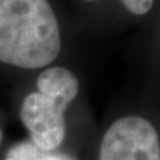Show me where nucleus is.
I'll list each match as a JSON object with an SVG mask.
<instances>
[{
  "instance_id": "obj_1",
  "label": "nucleus",
  "mask_w": 160,
  "mask_h": 160,
  "mask_svg": "<svg viewBox=\"0 0 160 160\" xmlns=\"http://www.w3.org/2000/svg\"><path fill=\"white\" fill-rule=\"evenodd\" d=\"M60 48L59 23L48 0H0V62L43 68Z\"/></svg>"
},
{
  "instance_id": "obj_3",
  "label": "nucleus",
  "mask_w": 160,
  "mask_h": 160,
  "mask_svg": "<svg viewBox=\"0 0 160 160\" xmlns=\"http://www.w3.org/2000/svg\"><path fill=\"white\" fill-rule=\"evenodd\" d=\"M99 160H160V140L147 119L126 116L107 129Z\"/></svg>"
},
{
  "instance_id": "obj_4",
  "label": "nucleus",
  "mask_w": 160,
  "mask_h": 160,
  "mask_svg": "<svg viewBox=\"0 0 160 160\" xmlns=\"http://www.w3.org/2000/svg\"><path fill=\"white\" fill-rule=\"evenodd\" d=\"M4 160H76L73 156L58 149H43L31 140H24L9 148Z\"/></svg>"
},
{
  "instance_id": "obj_5",
  "label": "nucleus",
  "mask_w": 160,
  "mask_h": 160,
  "mask_svg": "<svg viewBox=\"0 0 160 160\" xmlns=\"http://www.w3.org/2000/svg\"><path fill=\"white\" fill-rule=\"evenodd\" d=\"M87 2H93V0H87ZM122 2L128 11L135 15L147 13L153 4V0H122Z\"/></svg>"
},
{
  "instance_id": "obj_2",
  "label": "nucleus",
  "mask_w": 160,
  "mask_h": 160,
  "mask_svg": "<svg viewBox=\"0 0 160 160\" xmlns=\"http://www.w3.org/2000/svg\"><path fill=\"white\" fill-rule=\"evenodd\" d=\"M79 93V80L67 68L53 67L38 78V92L22 103L20 119L31 142L43 149H58L66 136L64 112Z\"/></svg>"
},
{
  "instance_id": "obj_6",
  "label": "nucleus",
  "mask_w": 160,
  "mask_h": 160,
  "mask_svg": "<svg viewBox=\"0 0 160 160\" xmlns=\"http://www.w3.org/2000/svg\"><path fill=\"white\" fill-rule=\"evenodd\" d=\"M0 142H2V129H0Z\"/></svg>"
}]
</instances>
